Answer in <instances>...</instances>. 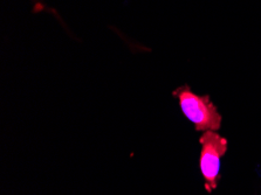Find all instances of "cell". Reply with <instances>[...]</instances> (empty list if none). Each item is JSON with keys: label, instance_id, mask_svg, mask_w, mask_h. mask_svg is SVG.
Wrapping results in <instances>:
<instances>
[{"label": "cell", "instance_id": "cell-2", "mask_svg": "<svg viewBox=\"0 0 261 195\" xmlns=\"http://www.w3.org/2000/svg\"><path fill=\"white\" fill-rule=\"evenodd\" d=\"M199 143L200 172L205 180V189L207 193H212L220 180V160L227 151V139L215 131H205Z\"/></svg>", "mask_w": 261, "mask_h": 195}, {"label": "cell", "instance_id": "cell-1", "mask_svg": "<svg viewBox=\"0 0 261 195\" xmlns=\"http://www.w3.org/2000/svg\"><path fill=\"white\" fill-rule=\"evenodd\" d=\"M185 117L195 125L197 131H218L221 125V115L210 99L208 95L199 96L188 85L172 91Z\"/></svg>", "mask_w": 261, "mask_h": 195}]
</instances>
